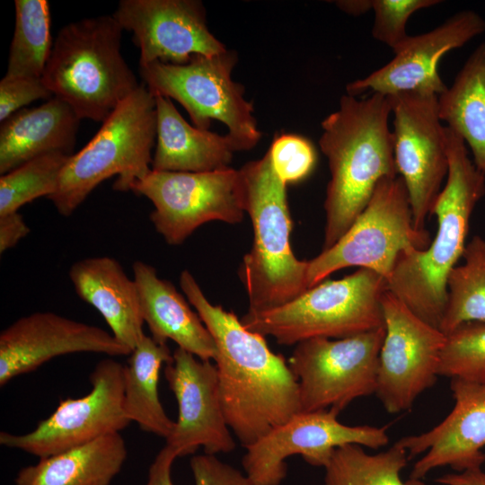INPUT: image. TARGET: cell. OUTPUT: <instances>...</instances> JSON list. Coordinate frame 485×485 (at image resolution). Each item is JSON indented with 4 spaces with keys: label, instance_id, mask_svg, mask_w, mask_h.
Segmentation results:
<instances>
[{
    "label": "cell",
    "instance_id": "74e56055",
    "mask_svg": "<svg viewBox=\"0 0 485 485\" xmlns=\"http://www.w3.org/2000/svg\"><path fill=\"white\" fill-rule=\"evenodd\" d=\"M177 457L179 456L175 451L164 445L149 467L146 485H173L172 467Z\"/></svg>",
    "mask_w": 485,
    "mask_h": 485
},
{
    "label": "cell",
    "instance_id": "d6986e66",
    "mask_svg": "<svg viewBox=\"0 0 485 485\" xmlns=\"http://www.w3.org/2000/svg\"><path fill=\"white\" fill-rule=\"evenodd\" d=\"M484 31L485 20L479 13L460 11L430 31L410 36L389 63L365 78L349 83L347 94L357 97L371 91L392 96L425 92L438 96L447 89L438 73L442 57Z\"/></svg>",
    "mask_w": 485,
    "mask_h": 485
},
{
    "label": "cell",
    "instance_id": "3957f363",
    "mask_svg": "<svg viewBox=\"0 0 485 485\" xmlns=\"http://www.w3.org/2000/svg\"><path fill=\"white\" fill-rule=\"evenodd\" d=\"M448 172L432 215L437 229L429 246L401 253L387 290L414 314L439 329L447 299V279L466 246L470 219L485 194V174L473 163L463 140L445 126Z\"/></svg>",
    "mask_w": 485,
    "mask_h": 485
},
{
    "label": "cell",
    "instance_id": "9a60e30c",
    "mask_svg": "<svg viewBox=\"0 0 485 485\" xmlns=\"http://www.w3.org/2000/svg\"><path fill=\"white\" fill-rule=\"evenodd\" d=\"M330 410L298 412L245 447L242 463L256 485H279L287 475L286 460L300 454L309 464L325 467L333 451L348 444L378 449L389 442L387 427L348 426Z\"/></svg>",
    "mask_w": 485,
    "mask_h": 485
},
{
    "label": "cell",
    "instance_id": "ac0fdd59",
    "mask_svg": "<svg viewBox=\"0 0 485 485\" xmlns=\"http://www.w3.org/2000/svg\"><path fill=\"white\" fill-rule=\"evenodd\" d=\"M84 352L119 357L131 349L101 327L56 313L22 316L0 333V386L54 357Z\"/></svg>",
    "mask_w": 485,
    "mask_h": 485
},
{
    "label": "cell",
    "instance_id": "9c48e42d",
    "mask_svg": "<svg viewBox=\"0 0 485 485\" xmlns=\"http://www.w3.org/2000/svg\"><path fill=\"white\" fill-rule=\"evenodd\" d=\"M237 55L231 50L196 55L184 65L154 61L139 66L145 85L154 94L177 101L194 126L208 130L212 120L228 128L235 151L253 148L260 139L251 102L243 86L232 79Z\"/></svg>",
    "mask_w": 485,
    "mask_h": 485
},
{
    "label": "cell",
    "instance_id": "603a6c76",
    "mask_svg": "<svg viewBox=\"0 0 485 485\" xmlns=\"http://www.w3.org/2000/svg\"><path fill=\"white\" fill-rule=\"evenodd\" d=\"M80 120L67 102L55 96L9 116L0 127V174L44 154H74Z\"/></svg>",
    "mask_w": 485,
    "mask_h": 485
},
{
    "label": "cell",
    "instance_id": "4316f807",
    "mask_svg": "<svg viewBox=\"0 0 485 485\" xmlns=\"http://www.w3.org/2000/svg\"><path fill=\"white\" fill-rule=\"evenodd\" d=\"M437 101L441 120L463 140L485 174V42L472 52Z\"/></svg>",
    "mask_w": 485,
    "mask_h": 485
},
{
    "label": "cell",
    "instance_id": "f546056e",
    "mask_svg": "<svg viewBox=\"0 0 485 485\" xmlns=\"http://www.w3.org/2000/svg\"><path fill=\"white\" fill-rule=\"evenodd\" d=\"M15 26L6 75L42 77L54 40L47 0H15Z\"/></svg>",
    "mask_w": 485,
    "mask_h": 485
},
{
    "label": "cell",
    "instance_id": "ab89813d",
    "mask_svg": "<svg viewBox=\"0 0 485 485\" xmlns=\"http://www.w3.org/2000/svg\"><path fill=\"white\" fill-rule=\"evenodd\" d=\"M334 3L342 12L354 16L373 9V0H340Z\"/></svg>",
    "mask_w": 485,
    "mask_h": 485
},
{
    "label": "cell",
    "instance_id": "2e32d148",
    "mask_svg": "<svg viewBox=\"0 0 485 485\" xmlns=\"http://www.w3.org/2000/svg\"><path fill=\"white\" fill-rule=\"evenodd\" d=\"M112 16L133 34L139 66L154 61L184 65L193 56L227 50L208 30L200 1L121 0Z\"/></svg>",
    "mask_w": 485,
    "mask_h": 485
},
{
    "label": "cell",
    "instance_id": "d4e9b609",
    "mask_svg": "<svg viewBox=\"0 0 485 485\" xmlns=\"http://www.w3.org/2000/svg\"><path fill=\"white\" fill-rule=\"evenodd\" d=\"M128 458L120 432L99 437L22 468L15 485H110Z\"/></svg>",
    "mask_w": 485,
    "mask_h": 485
},
{
    "label": "cell",
    "instance_id": "44dd1931",
    "mask_svg": "<svg viewBox=\"0 0 485 485\" xmlns=\"http://www.w3.org/2000/svg\"><path fill=\"white\" fill-rule=\"evenodd\" d=\"M68 276L76 295L100 313L112 335L132 351L145 335L135 279L109 256L77 260Z\"/></svg>",
    "mask_w": 485,
    "mask_h": 485
},
{
    "label": "cell",
    "instance_id": "8fae6325",
    "mask_svg": "<svg viewBox=\"0 0 485 485\" xmlns=\"http://www.w3.org/2000/svg\"><path fill=\"white\" fill-rule=\"evenodd\" d=\"M385 328L342 339L302 341L288 366L299 386L300 412L340 413L354 400L375 393Z\"/></svg>",
    "mask_w": 485,
    "mask_h": 485
},
{
    "label": "cell",
    "instance_id": "e0dca14e",
    "mask_svg": "<svg viewBox=\"0 0 485 485\" xmlns=\"http://www.w3.org/2000/svg\"><path fill=\"white\" fill-rule=\"evenodd\" d=\"M165 380L178 404V419L165 445L178 456L230 453L235 442L225 416L216 366L177 348L165 364Z\"/></svg>",
    "mask_w": 485,
    "mask_h": 485
},
{
    "label": "cell",
    "instance_id": "484cf974",
    "mask_svg": "<svg viewBox=\"0 0 485 485\" xmlns=\"http://www.w3.org/2000/svg\"><path fill=\"white\" fill-rule=\"evenodd\" d=\"M172 358L167 343L145 334L124 366L123 406L128 419L141 430L165 439L172 432L175 421L161 403L158 382L163 364Z\"/></svg>",
    "mask_w": 485,
    "mask_h": 485
},
{
    "label": "cell",
    "instance_id": "4dcf8cb0",
    "mask_svg": "<svg viewBox=\"0 0 485 485\" xmlns=\"http://www.w3.org/2000/svg\"><path fill=\"white\" fill-rule=\"evenodd\" d=\"M69 157L61 153L44 154L1 175L0 216L18 212L38 198L52 195Z\"/></svg>",
    "mask_w": 485,
    "mask_h": 485
},
{
    "label": "cell",
    "instance_id": "7402d4cb",
    "mask_svg": "<svg viewBox=\"0 0 485 485\" xmlns=\"http://www.w3.org/2000/svg\"><path fill=\"white\" fill-rule=\"evenodd\" d=\"M132 269L151 336L161 343L171 340L202 360L215 361L217 348L211 333L172 283L159 278L156 269L142 260H136Z\"/></svg>",
    "mask_w": 485,
    "mask_h": 485
},
{
    "label": "cell",
    "instance_id": "52a82bcc",
    "mask_svg": "<svg viewBox=\"0 0 485 485\" xmlns=\"http://www.w3.org/2000/svg\"><path fill=\"white\" fill-rule=\"evenodd\" d=\"M386 280L358 269L340 279L326 280L279 307L247 312L242 325L281 345L313 338L342 339L384 326L382 297Z\"/></svg>",
    "mask_w": 485,
    "mask_h": 485
},
{
    "label": "cell",
    "instance_id": "7a4b0ae2",
    "mask_svg": "<svg viewBox=\"0 0 485 485\" xmlns=\"http://www.w3.org/2000/svg\"><path fill=\"white\" fill-rule=\"evenodd\" d=\"M391 113L390 96L374 93L357 99L345 94L339 109L322 121L319 146L331 172L322 251L348 230L381 180L399 176L388 124Z\"/></svg>",
    "mask_w": 485,
    "mask_h": 485
},
{
    "label": "cell",
    "instance_id": "d6a6232c",
    "mask_svg": "<svg viewBox=\"0 0 485 485\" xmlns=\"http://www.w3.org/2000/svg\"><path fill=\"white\" fill-rule=\"evenodd\" d=\"M441 3L438 0H373L372 36L393 53L408 40L406 24L412 13Z\"/></svg>",
    "mask_w": 485,
    "mask_h": 485
},
{
    "label": "cell",
    "instance_id": "d590c367",
    "mask_svg": "<svg viewBox=\"0 0 485 485\" xmlns=\"http://www.w3.org/2000/svg\"><path fill=\"white\" fill-rule=\"evenodd\" d=\"M190 464L195 485H256L246 474L221 462L215 454L194 455Z\"/></svg>",
    "mask_w": 485,
    "mask_h": 485
},
{
    "label": "cell",
    "instance_id": "4fadbf2b",
    "mask_svg": "<svg viewBox=\"0 0 485 485\" xmlns=\"http://www.w3.org/2000/svg\"><path fill=\"white\" fill-rule=\"evenodd\" d=\"M437 95L406 92L390 96L393 114L394 158L412 211L414 225L425 230L447 176L445 126Z\"/></svg>",
    "mask_w": 485,
    "mask_h": 485
},
{
    "label": "cell",
    "instance_id": "836d02e7",
    "mask_svg": "<svg viewBox=\"0 0 485 485\" xmlns=\"http://www.w3.org/2000/svg\"><path fill=\"white\" fill-rule=\"evenodd\" d=\"M268 151L276 172L287 185L305 179L316 163L312 143L296 134L277 136Z\"/></svg>",
    "mask_w": 485,
    "mask_h": 485
},
{
    "label": "cell",
    "instance_id": "8992f818",
    "mask_svg": "<svg viewBox=\"0 0 485 485\" xmlns=\"http://www.w3.org/2000/svg\"><path fill=\"white\" fill-rule=\"evenodd\" d=\"M156 137L155 97L144 83L102 122L95 136L64 166L49 199L71 216L103 181L117 175L113 189L129 191L151 171Z\"/></svg>",
    "mask_w": 485,
    "mask_h": 485
},
{
    "label": "cell",
    "instance_id": "6da1fadb",
    "mask_svg": "<svg viewBox=\"0 0 485 485\" xmlns=\"http://www.w3.org/2000/svg\"><path fill=\"white\" fill-rule=\"evenodd\" d=\"M180 286L216 342L226 422L247 447L300 412L296 377L264 336L246 329L234 313L212 304L189 270L181 271Z\"/></svg>",
    "mask_w": 485,
    "mask_h": 485
},
{
    "label": "cell",
    "instance_id": "cb8c5ba5",
    "mask_svg": "<svg viewBox=\"0 0 485 485\" xmlns=\"http://www.w3.org/2000/svg\"><path fill=\"white\" fill-rule=\"evenodd\" d=\"M156 146L151 169L204 172L229 168L235 148L221 136L189 124L171 99L156 95Z\"/></svg>",
    "mask_w": 485,
    "mask_h": 485
},
{
    "label": "cell",
    "instance_id": "7c38bea8",
    "mask_svg": "<svg viewBox=\"0 0 485 485\" xmlns=\"http://www.w3.org/2000/svg\"><path fill=\"white\" fill-rule=\"evenodd\" d=\"M90 383L86 395L61 400L33 430L19 435L1 431L0 445L40 459L126 428L131 421L123 406L124 366L104 358L91 373Z\"/></svg>",
    "mask_w": 485,
    "mask_h": 485
},
{
    "label": "cell",
    "instance_id": "277c9868",
    "mask_svg": "<svg viewBox=\"0 0 485 485\" xmlns=\"http://www.w3.org/2000/svg\"><path fill=\"white\" fill-rule=\"evenodd\" d=\"M123 31L102 15L66 24L54 40L42 78L81 119L103 122L141 84L121 53Z\"/></svg>",
    "mask_w": 485,
    "mask_h": 485
},
{
    "label": "cell",
    "instance_id": "8d00e7d4",
    "mask_svg": "<svg viewBox=\"0 0 485 485\" xmlns=\"http://www.w3.org/2000/svg\"><path fill=\"white\" fill-rule=\"evenodd\" d=\"M30 231L19 212L0 216V254L14 247Z\"/></svg>",
    "mask_w": 485,
    "mask_h": 485
},
{
    "label": "cell",
    "instance_id": "ffe728a7",
    "mask_svg": "<svg viewBox=\"0 0 485 485\" xmlns=\"http://www.w3.org/2000/svg\"><path fill=\"white\" fill-rule=\"evenodd\" d=\"M450 388L454 406L444 420L422 434L397 441L409 460L424 454L414 464L410 479L420 480L443 466L458 472L481 468L485 462V384L452 378Z\"/></svg>",
    "mask_w": 485,
    "mask_h": 485
},
{
    "label": "cell",
    "instance_id": "5bb4252c",
    "mask_svg": "<svg viewBox=\"0 0 485 485\" xmlns=\"http://www.w3.org/2000/svg\"><path fill=\"white\" fill-rule=\"evenodd\" d=\"M385 335L375 394L390 413L411 409L438 376L445 334L414 314L386 290L382 297Z\"/></svg>",
    "mask_w": 485,
    "mask_h": 485
},
{
    "label": "cell",
    "instance_id": "ba28073f",
    "mask_svg": "<svg viewBox=\"0 0 485 485\" xmlns=\"http://www.w3.org/2000/svg\"><path fill=\"white\" fill-rule=\"evenodd\" d=\"M430 242L428 232L414 225L402 179L384 178L344 235L308 260V288L348 267L373 270L387 283L401 253L426 250Z\"/></svg>",
    "mask_w": 485,
    "mask_h": 485
},
{
    "label": "cell",
    "instance_id": "30bf717a",
    "mask_svg": "<svg viewBox=\"0 0 485 485\" xmlns=\"http://www.w3.org/2000/svg\"><path fill=\"white\" fill-rule=\"evenodd\" d=\"M131 191L154 205L150 214L155 231L171 245H179L196 229L211 221L237 224L246 213L241 170L158 172L151 169L136 181Z\"/></svg>",
    "mask_w": 485,
    "mask_h": 485
},
{
    "label": "cell",
    "instance_id": "1f68e13d",
    "mask_svg": "<svg viewBox=\"0 0 485 485\" xmlns=\"http://www.w3.org/2000/svg\"><path fill=\"white\" fill-rule=\"evenodd\" d=\"M438 375L485 384V321L464 322L445 334Z\"/></svg>",
    "mask_w": 485,
    "mask_h": 485
},
{
    "label": "cell",
    "instance_id": "5b68a950",
    "mask_svg": "<svg viewBox=\"0 0 485 485\" xmlns=\"http://www.w3.org/2000/svg\"><path fill=\"white\" fill-rule=\"evenodd\" d=\"M240 170L253 243L243 257L239 277L248 295V312L261 313L286 304L309 289L308 260H298L292 251L287 184L276 172L269 152Z\"/></svg>",
    "mask_w": 485,
    "mask_h": 485
},
{
    "label": "cell",
    "instance_id": "83f0119b",
    "mask_svg": "<svg viewBox=\"0 0 485 485\" xmlns=\"http://www.w3.org/2000/svg\"><path fill=\"white\" fill-rule=\"evenodd\" d=\"M407 451L398 442L386 451L369 454L362 445L348 444L336 448L325 469V485H425L420 480L403 481Z\"/></svg>",
    "mask_w": 485,
    "mask_h": 485
},
{
    "label": "cell",
    "instance_id": "f1b7e54d",
    "mask_svg": "<svg viewBox=\"0 0 485 485\" xmlns=\"http://www.w3.org/2000/svg\"><path fill=\"white\" fill-rule=\"evenodd\" d=\"M462 259L447 279L446 304L439 327L445 334L464 322L485 321V239L473 236Z\"/></svg>",
    "mask_w": 485,
    "mask_h": 485
},
{
    "label": "cell",
    "instance_id": "e575fe53",
    "mask_svg": "<svg viewBox=\"0 0 485 485\" xmlns=\"http://www.w3.org/2000/svg\"><path fill=\"white\" fill-rule=\"evenodd\" d=\"M54 97L42 77L10 76L0 81V121L37 100Z\"/></svg>",
    "mask_w": 485,
    "mask_h": 485
},
{
    "label": "cell",
    "instance_id": "f35d334b",
    "mask_svg": "<svg viewBox=\"0 0 485 485\" xmlns=\"http://www.w3.org/2000/svg\"><path fill=\"white\" fill-rule=\"evenodd\" d=\"M442 485H485V472L481 468H473L456 473H447L436 479Z\"/></svg>",
    "mask_w": 485,
    "mask_h": 485
}]
</instances>
